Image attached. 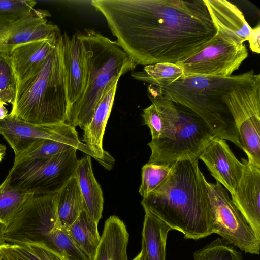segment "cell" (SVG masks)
<instances>
[{
    "mask_svg": "<svg viewBox=\"0 0 260 260\" xmlns=\"http://www.w3.org/2000/svg\"><path fill=\"white\" fill-rule=\"evenodd\" d=\"M137 65L176 63L201 50L216 30L203 0H92Z\"/></svg>",
    "mask_w": 260,
    "mask_h": 260,
    "instance_id": "obj_1",
    "label": "cell"
},
{
    "mask_svg": "<svg viewBox=\"0 0 260 260\" xmlns=\"http://www.w3.org/2000/svg\"><path fill=\"white\" fill-rule=\"evenodd\" d=\"M206 180L198 160L176 161L165 182L143 197L141 204L145 212L181 232L185 239L205 238L214 233Z\"/></svg>",
    "mask_w": 260,
    "mask_h": 260,
    "instance_id": "obj_2",
    "label": "cell"
},
{
    "mask_svg": "<svg viewBox=\"0 0 260 260\" xmlns=\"http://www.w3.org/2000/svg\"><path fill=\"white\" fill-rule=\"evenodd\" d=\"M254 75L251 70L227 77L183 75L166 86L149 85L148 95L188 109L204 121L215 137L228 140L241 149L234 121L222 98L233 85Z\"/></svg>",
    "mask_w": 260,
    "mask_h": 260,
    "instance_id": "obj_3",
    "label": "cell"
},
{
    "mask_svg": "<svg viewBox=\"0 0 260 260\" xmlns=\"http://www.w3.org/2000/svg\"><path fill=\"white\" fill-rule=\"evenodd\" d=\"M69 109L62 35L43 63L17 82L9 115L37 125L66 123Z\"/></svg>",
    "mask_w": 260,
    "mask_h": 260,
    "instance_id": "obj_4",
    "label": "cell"
},
{
    "mask_svg": "<svg viewBox=\"0 0 260 260\" xmlns=\"http://www.w3.org/2000/svg\"><path fill=\"white\" fill-rule=\"evenodd\" d=\"M77 34L83 47L86 82L82 95L69 109L66 123L84 130L112 83L136 65L116 41L90 29Z\"/></svg>",
    "mask_w": 260,
    "mask_h": 260,
    "instance_id": "obj_5",
    "label": "cell"
},
{
    "mask_svg": "<svg viewBox=\"0 0 260 260\" xmlns=\"http://www.w3.org/2000/svg\"><path fill=\"white\" fill-rule=\"evenodd\" d=\"M175 127L165 137L151 140L148 163L170 164L181 160H198L207 146L215 138L208 125L188 109L179 105Z\"/></svg>",
    "mask_w": 260,
    "mask_h": 260,
    "instance_id": "obj_6",
    "label": "cell"
},
{
    "mask_svg": "<svg viewBox=\"0 0 260 260\" xmlns=\"http://www.w3.org/2000/svg\"><path fill=\"white\" fill-rule=\"evenodd\" d=\"M76 151L72 148L50 157L13 165L7 176L10 185L34 196L57 193L75 175L78 162Z\"/></svg>",
    "mask_w": 260,
    "mask_h": 260,
    "instance_id": "obj_7",
    "label": "cell"
},
{
    "mask_svg": "<svg viewBox=\"0 0 260 260\" xmlns=\"http://www.w3.org/2000/svg\"><path fill=\"white\" fill-rule=\"evenodd\" d=\"M61 227L56 193L33 196L5 229L4 237L6 243L12 245H38L54 251L53 238Z\"/></svg>",
    "mask_w": 260,
    "mask_h": 260,
    "instance_id": "obj_8",
    "label": "cell"
},
{
    "mask_svg": "<svg viewBox=\"0 0 260 260\" xmlns=\"http://www.w3.org/2000/svg\"><path fill=\"white\" fill-rule=\"evenodd\" d=\"M249 162L260 166V75L233 85L223 95Z\"/></svg>",
    "mask_w": 260,
    "mask_h": 260,
    "instance_id": "obj_9",
    "label": "cell"
},
{
    "mask_svg": "<svg viewBox=\"0 0 260 260\" xmlns=\"http://www.w3.org/2000/svg\"><path fill=\"white\" fill-rule=\"evenodd\" d=\"M244 43L237 42L226 33L216 31L212 39L200 51L176 64L185 76L227 77L248 57Z\"/></svg>",
    "mask_w": 260,
    "mask_h": 260,
    "instance_id": "obj_10",
    "label": "cell"
},
{
    "mask_svg": "<svg viewBox=\"0 0 260 260\" xmlns=\"http://www.w3.org/2000/svg\"><path fill=\"white\" fill-rule=\"evenodd\" d=\"M211 206L214 233L246 253L259 254L258 238L245 219L235 206L227 190L216 181L205 180Z\"/></svg>",
    "mask_w": 260,
    "mask_h": 260,
    "instance_id": "obj_11",
    "label": "cell"
},
{
    "mask_svg": "<svg viewBox=\"0 0 260 260\" xmlns=\"http://www.w3.org/2000/svg\"><path fill=\"white\" fill-rule=\"evenodd\" d=\"M0 134L15 154L25 150L36 141L49 139L70 145L91 156L87 146L80 141L76 128L64 123L37 125L8 114L4 119L0 120Z\"/></svg>",
    "mask_w": 260,
    "mask_h": 260,
    "instance_id": "obj_12",
    "label": "cell"
},
{
    "mask_svg": "<svg viewBox=\"0 0 260 260\" xmlns=\"http://www.w3.org/2000/svg\"><path fill=\"white\" fill-rule=\"evenodd\" d=\"M46 10H34L21 18L0 17V52L10 54L17 46L31 41L55 38L58 27L48 22Z\"/></svg>",
    "mask_w": 260,
    "mask_h": 260,
    "instance_id": "obj_13",
    "label": "cell"
},
{
    "mask_svg": "<svg viewBox=\"0 0 260 260\" xmlns=\"http://www.w3.org/2000/svg\"><path fill=\"white\" fill-rule=\"evenodd\" d=\"M211 175L233 194L242 177L245 164L239 160L225 140L215 138L205 148L199 158Z\"/></svg>",
    "mask_w": 260,
    "mask_h": 260,
    "instance_id": "obj_14",
    "label": "cell"
},
{
    "mask_svg": "<svg viewBox=\"0 0 260 260\" xmlns=\"http://www.w3.org/2000/svg\"><path fill=\"white\" fill-rule=\"evenodd\" d=\"M241 160L245 164L244 171L231 199L260 239V166Z\"/></svg>",
    "mask_w": 260,
    "mask_h": 260,
    "instance_id": "obj_15",
    "label": "cell"
},
{
    "mask_svg": "<svg viewBox=\"0 0 260 260\" xmlns=\"http://www.w3.org/2000/svg\"><path fill=\"white\" fill-rule=\"evenodd\" d=\"M118 80L114 81L106 90L94 111L90 123L83 130V141L90 151L91 157L108 170L113 168L115 160L104 149L103 141L115 99Z\"/></svg>",
    "mask_w": 260,
    "mask_h": 260,
    "instance_id": "obj_16",
    "label": "cell"
},
{
    "mask_svg": "<svg viewBox=\"0 0 260 260\" xmlns=\"http://www.w3.org/2000/svg\"><path fill=\"white\" fill-rule=\"evenodd\" d=\"M62 41L70 109L84 90L86 82V64L83 45L77 34L70 37L64 32L62 35Z\"/></svg>",
    "mask_w": 260,
    "mask_h": 260,
    "instance_id": "obj_17",
    "label": "cell"
},
{
    "mask_svg": "<svg viewBox=\"0 0 260 260\" xmlns=\"http://www.w3.org/2000/svg\"><path fill=\"white\" fill-rule=\"evenodd\" d=\"M216 31L226 33L237 42L247 41L251 27L242 11L226 0H203Z\"/></svg>",
    "mask_w": 260,
    "mask_h": 260,
    "instance_id": "obj_18",
    "label": "cell"
},
{
    "mask_svg": "<svg viewBox=\"0 0 260 260\" xmlns=\"http://www.w3.org/2000/svg\"><path fill=\"white\" fill-rule=\"evenodd\" d=\"M35 40L19 45L10 54L17 82L30 76L55 47L59 38Z\"/></svg>",
    "mask_w": 260,
    "mask_h": 260,
    "instance_id": "obj_19",
    "label": "cell"
},
{
    "mask_svg": "<svg viewBox=\"0 0 260 260\" xmlns=\"http://www.w3.org/2000/svg\"><path fill=\"white\" fill-rule=\"evenodd\" d=\"M75 176L83 201V209L98 224L104 205L103 192L93 174L91 156L86 155L78 160Z\"/></svg>",
    "mask_w": 260,
    "mask_h": 260,
    "instance_id": "obj_20",
    "label": "cell"
},
{
    "mask_svg": "<svg viewBox=\"0 0 260 260\" xmlns=\"http://www.w3.org/2000/svg\"><path fill=\"white\" fill-rule=\"evenodd\" d=\"M151 104L143 110L144 123L150 129L151 140L166 136L176 125L179 119V106L159 98L149 97Z\"/></svg>",
    "mask_w": 260,
    "mask_h": 260,
    "instance_id": "obj_21",
    "label": "cell"
},
{
    "mask_svg": "<svg viewBox=\"0 0 260 260\" xmlns=\"http://www.w3.org/2000/svg\"><path fill=\"white\" fill-rule=\"evenodd\" d=\"M128 239L124 223L116 216H110L105 222L94 260H128Z\"/></svg>",
    "mask_w": 260,
    "mask_h": 260,
    "instance_id": "obj_22",
    "label": "cell"
},
{
    "mask_svg": "<svg viewBox=\"0 0 260 260\" xmlns=\"http://www.w3.org/2000/svg\"><path fill=\"white\" fill-rule=\"evenodd\" d=\"M171 229L154 215L145 212L142 232L148 260H166L168 234Z\"/></svg>",
    "mask_w": 260,
    "mask_h": 260,
    "instance_id": "obj_23",
    "label": "cell"
},
{
    "mask_svg": "<svg viewBox=\"0 0 260 260\" xmlns=\"http://www.w3.org/2000/svg\"><path fill=\"white\" fill-rule=\"evenodd\" d=\"M57 212L61 225L68 229L83 210V201L75 175L56 193Z\"/></svg>",
    "mask_w": 260,
    "mask_h": 260,
    "instance_id": "obj_24",
    "label": "cell"
},
{
    "mask_svg": "<svg viewBox=\"0 0 260 260\" xmlns=\"http://www.w3.org/2000/svg\"><path fill=\"white\" fill-rule=\"evenodd\" d=\"M96 223L83 209L67 231L77 246L90 260H94L101 236Z\"/></svg>",
    "mask_w": 260,
    "mask_h": 260,
    "instance_id": "obj_25",
    "label": "cell"
},
{
    "mask_svg": "<svg viewBox=\"0 0 260 260\" xmlns=\"http://www.w3.org/2000/svg\"><path fill=\"white\" fill-rule=\"evenodd\" d=\"M33 196L13 188L6 177L0 184V224L7 228Z\"/></svg>",
    "mask_w": 260,
    "mask_h": 260,
    "instance_id": "obj_26",
    "label": "cell"
},
{
    "mask_svg": "<svg viewBox=\"0 0 260 260\" xmlns=\"http://www.w3.org/2000/svg\"><path fill=\"white\" fill-rule=\"evenodd\" d=\"M184 75L182 68L176 63L159 62L144 66L143 70L132 73L131 76L149 85L166 86Z\"/></svg>",
    "mask_w": 260,
    "mask_h": 260,
    "instance_id": "obj_27",
    "label": "cell"
},
{
    "mask_svg": "<svg viewBox=\"0 0 260 260\" xmlns=\"http://www.w3.org/2000/svg\"><path fill=\"white\" fill-rule=\"evenodd\" d=\"M72 148L74 147L60 142L49 139L40 140L15 154L13 165L30 159L50 157Z\"/></svg>",
    "mask_w": 260,
    "mask_h": 260,
    "instance_id": "obj_28",
    "label": "cell"
},
{
    "mask_svg": "<svg viewBox=\"0 0 260 260\" xmlns=\"http://www.w3.org/2000/svg\"><path fill=\"white\" fill-rule=\"evenodd\" d=\"M171 165L147 162L142 167L139 192L143 198L156 191L165 182L171 173Z\"/></svg>",
    "mask_w": 260,
    "mask_h": 260,
    "instance_id": "obj_29",
    "label": "cell"
},
{
    "mask_svg": "<svg viewBox=\"0 0 260 260\" xmlns=\"http://www.w3.org/2000/svg\"><path fill=\"white\" fill-rule=\"evenodd\" d=\"M193 260H243L242 254L222 238L193 252Z\"/></svg>",
    "mask_w": 260,
    "mask_h": 260,
    "instance_id": "obj_30",
    "label": "cell"
},
{
    "mask_svg": "<svg viewBox=\"0 0 260 260\" xmlns=\"http://www.w3.org/2000/svg\"><path fill=\"white\" fill-rule=\"evenodd\" d=\"M16 85L10 54L0 52V100L4 105L14 104Z\"/></svg>",
    "mask_w": 260,
    "mask_h": 260,
    "instance_id": "obj_31",
    "label": "cell"
},
{
    "mask_svg": "<svg viewBox=\"0 0 260 260\" xmlns=\"http://www.w3.org/2000/svg\"><path fill=\"white\" fill-rule=\"evenodd\" d=\"M9 245L12 250L24 260H66L60 253L43 246Z\"/></svg>",
    "mask_w": 260,
    "mask_h": 260,
    "instance_id": "obj_32",
    "label": "cell"
},
{
    "mask_svg": "<svg viewBox=\"0 0 260 260\" xmlns=\"http://www.w3.org/2000/svg\"><path fill=\"white\" fill-rule=\"evenodd\" d=\"M36 3L33 0H0V17H24L34 10Z\"/></svg>",
    "mask_w": 260,
    "mask_h": 260,
    "instance_id": "obj_33",
    "label": "cell"
},
{
    "mask_svg": "<svg viewBox=\"0 0 260 260\" xmlns=\"http://www.w3.org/2000/svg\"><path fill=\"white\" fill-rule=\"evenodd\" d=\"M247 41L251 51L257 54L260 53V24L251 28Z\"/></svg>",
    "mask_w": 260,
    "mask_h": 260,
    "instance_id": "obj_34",
    "label": "cell"
},
{
    "mask_svg": "<svg viewBox=\"0 0 260 260\" xmlns=\"http://www.w3.org/2000/svg\"><path fill=\"white\" fill-rule=\"evenodd\" d=\"M2 260H24L11 248L9 243H5L0 247Z\"/></svg>",
    "mask_w": 260,
    "mask_h": 260,
    "instance_id": "obj_35",
    "label": "cell"
},
{
    "mask_svg": "<svg viewBox=\"0 0 260 260\" xmlns=\"http://www.w3.org/2000/svg\"><path fill=\"white\" fill-rule=\"evenodd\" d=\"M4 105L0 100V120L4 119L8 114V111Z\"/></svg>",
    "mask_w": 260,
    "mask_h": 260,
    "instance_id": "obj_36",
    "label": "cell"
},
{
    "mask_svg": "<svg viewBox=\"0 0 260 260\" xmlns=\"http://www.w3.org/2000/svg\"><path fill=\"white\" fill-rule=\"evenodd\" d=\"M6 228L0 224V247L5 243H6L4 237V233L5 231ZM0 260H2L1 251H0Z\"/></svg>",
    "mask_w": 260,
    "mask_h": 260,
    "instance_id": "obj_37",
    "label": "cell"
},
{
    "mask_svg": "<svg viewBox=\"0 0 260 260\" xmlns=\"http://www.w3.org/2000/svg\"><path fill=\"white\" fill-rule=\"evenodd\" d=\"M6 150V147L0 144V162L3 158Z\"/></svg>",
    "mask_w": 260,
    "mask_h": 260,
    "instance_id": "obj_38",
    "label": "cell"
},
{
    "mask_svg": "<svg viewBox=\"0 0 260 260\" xmlns=\"http://www.w3.org/2000/svg\"><path fill=\"white\" fill-rule=\"evenodd\" d=\"M141 256L140 260H148L147 256H146L144 247L143 245L142 244H141Z\"/></svg>",
    "mask_w": 260,
    "mask_h": 260,
    "instance_id": "obj_39",
    "label": "cell"
},
{
    "mask_svg": "<svg viewBox=\"0 0 260 260\" xmlns=\"http://www.w3.org/2000/svg\"><path fill=\"white\" fill-rule=\"evenodd\" d=\"M141 256V252L140 253L132 260H140Z\"/></svg>",
    "mask_w": 260,
    "mask_h": 260,
    "instance_id": "obj_40",
    "label": "cell"
}]
</instances>
